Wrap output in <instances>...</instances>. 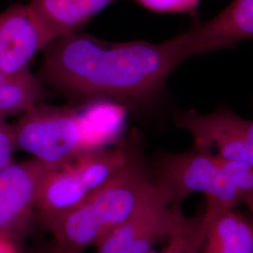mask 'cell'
Listing matches in <instances>:
<instances>
[{
    "instance_id": "cell-10",
    "label": "cell",
    "mask_w": 253,
    "mask_h": 253,
    "mask_svg": "<svg viewBox=\"0 0 253 253\" xmlns=\"http://www.w3.org/2000/svg\"><path fill=\"white\" fill-rule=\"evenodd\" d=\"M207 233L203 253H253V225L232 208L207 199Z\"/></svg>"
},
{
    "instance_id": "cell-23",
    "label": "cell",
    "mask_w": 253,
    "mask_h": 253,
    "mask_svg": "<svg viewBox=\"0 0 253 253\" xmlns=\"http://www.w3.org/2000/svg\"><path fill=\"white\" fill-rule=\"evenodd\" d=\"M250 211H251V213H252L253 217V208H250Z\"/></svg>"
},
{
    "instance_id": "cell-20",
    "label": "cell",
    "mask_w": 253,
    "mask_h": 253,
    "mask_svg": "<svg viewBox=\"0 0 253 253\" xmlns=\"http://www.w3.org/2000/svg\"><path fill=\"white\" fill-rule=\"evenodd\" d=\"M0 253H17L9 237L0 235Z\"/></svg>"
},
{
    "instance_id": "cell-12",
    "label": "cell",
    "mask_w": 253,
    "mask_h": 253,
    "mask_svg": "<svg viewBox=\"0 0 253 253\" xmlns=\"http://www.w3.org/2000/svg\"><path fill=\"white\" fill-rule=\"evenodd\" d=\"M119 0H30L28 5L54 39L78 32L111 4Z\"/></svg>"
},
{
    "instance_id": "cell-3",
    "label": "cell",
    "mask_w": 253,
    "mask_h": 253,
    "mask_svg": "<svg viewBox=\"0 0 253 253\" xmlns=\"http://www.w3.org/2000/svg\"><path fill=\"white\" fill-rule=\"evenodd\" d=\"M16 147L55 168L86 153L81 111L40 102L12 125Z\"/></svg>"
},
{
    "instance_id": "cell-21",
    "label": "cell",
    "mask_w": 253,
    "mask_h": 253,
    "mask_svg": "<svg viewBox=\"0 0 253 253\" xmlns=\"http://www.w3.org/2000/svg\"><path fill=\"white\" fill-rule=\"evenodd\" d=\"M203 245H204V243L195 245L192 248H190V250L186 253H201V249L203 248Z\"/></svg>"
},
{
    "instance_id": "cell-18",
    "label": "cell",
    "mask_w": 253,
    "mask_h": 253,
    "mask_svg": "<svg viewBox=\"0 0 253 253\" xmlns=\"http://www.w3.org/2000/svg\"><path fill=\"white\" fill-rule=\"evenodd\" d=\"M145 9L160 13L194 14L202 0H135Z\"/></svg>"
},
{
    "instance_id": "cell-2",
    "label": "cell",
    "mask_w": 253,
    "mask_h": 253,
    "mask_svg": "<svg viewBox=\"0 0 253 253\" xmlns=\"http://www.w3.org/2000/svg\"><path fill=\"white\" fill-rule=\"evenodd\" d=\"M154 179L172 207L190 194L200 192L229 208L245 203L248 196L227 178L216 155L191 149L184 153H163L154 161Z\"/></svg>"
},
{
    "instance_id": "cell-7",
    "label": "cell",
    "mask_w": 253,
    "mask_h": 253,
    "mask_svg": "<svg viewBox=\"0 0 253 253\" xmlns=\"http://www.w3.org/2000/svg\"><path fill=\"white\" fill-rule=\"evenodd\" d=\"M52 41L28 4L10 6L0 13V71L8 74L30 71L32 58Z\"/></svg>"
},
{
    "instance_id": "cell-16",
    "label": "cell",
    "mask_w": 253,
    "mask_h": 253,
    "mask_svg": "<svg viewBox=\"0 0 253 253\" xmlns=\"http://www.w3.org/2000/svg\"><path fill=\"white\" fill-rule=\"evenodd\" d=\"M131 145L84 154L72 165L89 192L99 189L125 164Z\"/></svg>"
},
{
    "instance_id": "cell-22",
    "label": "cell",
    "mask_w": 253,
    "mask_h": 253,
    "mask_svg": "<svg viewBox=\"0 0 253 253\" xmlns=\"http://www.w3.org/2000/svg\"><path fill=\"white\" fill-rule=\"evenodd\" d=\"M245 203L247 204V206L249 207V209L250 208H253V195H251V196H249L247 200L245 201Z\"/></svg>"
},
{
    "instance_id": "cell-17",
    "label": "cell",
    "mask_w": 253,
    "mask_h": 253,
    "mask_svg": "<svg viewBox=\"0 0 253 253\" xmlns=\"http://www.w3.org/2000/svg\"><path fill=\"white\" fill-rule=\"evenodd\" d=\"M217 163L227 178L248 197L253 194V164L225 160L216 155Z\"/></svg>"
},
{
    "instance_id": "cell-15",
    "label": "cell",
    "mask_w": 253,
    "mask_h": 253,
    "mask_svg": "<svg viewBox=\"0 0 253 253\" xmlns=\"http://www.w3.org/2000/svg\"><path fill=\"white\" fill-rule=\"evenodd\" d=\"M123 108L111 103L91 104L82 111L84 144L86 153L102 149L115 140L122 123Z\"/></svg>"
},
{
    "instance_id": "cell-19",
    "label": "cell",
    "mask_w": 253,
    "mask_h": 253,
    "mask_svg": "<svg viewBox=\"0 0 253 253\" xmlns=\"http://www.w3.org/2000/svg\"><path fill=\"white\" fill-rule=\"evenodd\" d=\"M17 149L12 125L0 114V170L12 163V155Z\"/></svg>"
},
{
    "instance_id": "cell-1",
    "label": "cell",
    "mask_w": 253,
    "mask_h": 253,
    "mask_svg": "<svg viewBox=\"0 0 253 253\" xmlns=\"http://www.w3.org/2000/svg\"><path fill=\"white\" fill-rule=\"evenodd\" d=\"M37 77L76 100H109L132 108L152 104L190 56L185 34L160 43L111 42L87 33L58 37L42 51Z\"/></svg>"
},
{
    "instance_id": "cell-13",
    "label": "cell",
    "mask_w": 253,
    "mask_h": 253,
    "mask_svg": "<svg viewBox=\"0 0 253 253\" xmlns=\"http://www.w3.org/2000/svg\"><path fill=\"white\" fill-rule=\"evenodd\" d=\"M44 223L54 234L58 248L67 253H80L89 245L100 243L104 238L103 227L86 200L77 208Z\"/></svg>"
},
{
    "instance_id": "cell-6",
    "label": "cell",
    "mask_w": 253,
    "mask_h": 253,
    "mask_svg": "<svg viewBox=\"0 0 253 253\" xmlns=\"http://www.w3.org/2000/svg\"><path fill=\"white\" fill-rule=\"evenodd\" d=\"M175 125L193 138V148L236 162L253 164V120L238 117L225 106L208 115L181 111L174 115Z\"/></svg>"
},
{
    "instance_id": "cell-5",
    "label": "cell",
    "mask_w": 253,
    "mask_h": 253,
    "mask_svg": "<svg viewBox=\"0 0 253 253\" xmlns=\"http://www.w3.org/2000/svg\"><path fill=\"white\" fill-rule=\"evenodd\" d=\"M156 187L139 145H131L125 164L86 198L103 227L104 237L132 216Z\"/></svg>"
},
{
    "instance_id": "cell-14",
    "label": "cell",
    "mask_w": 253,
    "mask_h": 253,
    "mask_svg": "<svg viewBox=\"0 0 253 253\" xmlns=\"http://www.w3.org/2000/svg\"><path fill=\"white\" fill-rule=\"evenodd\" d=\"M46 96L44 84L30 71L19 74L0 71V114L6 118L23 115Z\"/></svg>"
},
{
    "instance_id": "cell-4",
    "label": "cell",
    "mask_w": 253,
    "mask_h": 253,
    "mask_svg": "<svg viewBox=\"0 0 253 253\" xmlns=\"http://www.w3.org/2000/svg\"><path fill=\"white\" fill-rule=\"evenodd\" d=\"M194 219L185 217L179 207H170L157 186L132 216L100 241L98 253H148L159 238L179 234Z\"/></svg>"
},
{
    "instance_id": "cell-11",
    "label": "cell",
    "mask_w": 253,
    "mask_h": 253,
    "mask_svg": "<svg viewBox=\"0 0 253 253\" xmlns=\"http://www.w3.org/2000/svg\"><path fill=\"white\" fill-rule=\"evenodd\" d=\"M89 193L71 163L46 172L39 187L35 208L47 221L77 208Z\"/></svg>"
},
{
    "instance_id": "cell-9",
    "label": "cell",
    "mask_w": 253,
    "mask_h": 253,
    "mask_svg": "<svg viewBox=\"0 0 253 253\" xmlns=\"http://www.w3.org/2000/svg\"><path fill=\"white\" fill-rule=\"evenodd\" d=\"M184 34L190 56L253 41V0H234L214 18L194 23Z\"/></svg>"
},
{
    "instance_id": "cell-8",
    "label": "cell",
    "mask_w": 253,
    "mask_h": 253,
    "mask_svg": "<svg viewBox=\"0 0 253 253\" xmlns=\"http://www.w3.org/2000/svg\"><path fill=\"white\" fill-rule=\"evenodd\" d=\"M53 168L34 159L0 170V235L9 238L27 222L40 184Z\"/></svg>"
}]
</instances>
